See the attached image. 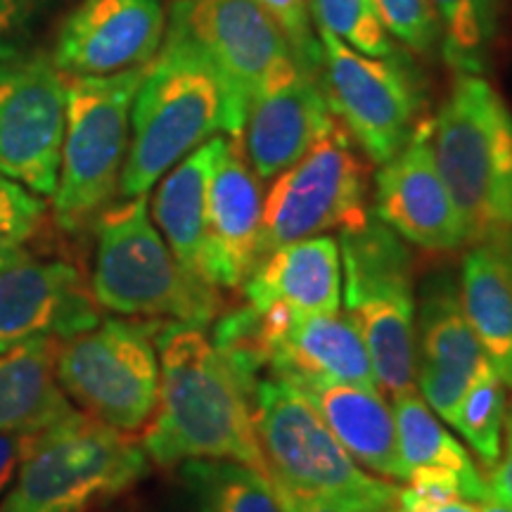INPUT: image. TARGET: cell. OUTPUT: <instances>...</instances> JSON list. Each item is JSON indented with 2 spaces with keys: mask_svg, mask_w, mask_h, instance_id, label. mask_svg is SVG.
Instances as JSON below:
<instances>
[{
  "mask_svg": "<svg viewBox=\"0 0 512 512\" xmlns=\"http://www.w3.org/2000/svg\"><path fill=\"white\" fill-rule=\"evenodd\" d=\"M264 10L275 19L290 43L294 60L306 72H320V43L313 36L306 0H259Z\"/></svg>",
  "mask_w": 512,
  "mask_h": 512,
  "instance_id": "obj_32",
  "label": "cell"
},
{
  "mask_svg": "<svg viewBox=\"0 0 512 512\" xmlns=\"http://www.w3.org/2000/svg\"><path fill=\"white\" fill-rule=\"evenodd\" d=\"M91 292L102 309L207 328L221 313L219 287L192 275L171 252L147 209V195L105 209L98 219Z\"/></svg>",
  "mask_w": 512,
  "mask_h": 512,
  "instance_id": "obj_4",
  "label": "cell"
},
{
  "mask_svg": "<svg viewBox=\"0 0 512 512\" xmlns=\"http://www.w3.org/2000/svg\"><path fill=\"white\" fill-rule=\"evenodd\" d=\"M370 512H399V510H396V505H394V508H382V510H370Z\"/></svg>",
  "mask_w": 512,
  "mask_h": 512,
  "instance_id": "obj_39",
  "label": "cell"
},
{
  "mask_svg": "<svg viewBox=\"0 0 512 512\" xmlns=\"http://www.w3.org/2000/svg\"><path fill=\"white\" fill-rule=\"evenodd\" d=\"M43 214L46 202L41 195L0 174V271L27 256Z\"/></svg>",
  "mask_w": 512,
  "mask_h": 512,
  "instance_id": "obj_30",
  "label": "cell"
},
{
  "mask_svg": "<svg viewBox=\"0 0 512 512\" xmlns=\"http://www.w3.org/2000/svg\"><path fill=\"white\" fill-rule=\"evenodd\" d=\"M159 401L143 432L147 458L162 467L233 460L268 477L254 425L252 392L204 328L164 323L157 335Z\"/></svg>",
  "mask_w": 512,
  "mask_h": 512,
  "instance_id": "obj_1",
  "label": "cell"
},
{
  "mask_svg": "<svg viewBox=\"0 0 512 512\" xmlns=\"http://www.w3.org/2000/svg\"><path fill=\"white\" fill-rule=\"evenodd\" d=\"M318 29L330 31L358 53L370 57L394 55L389 31L370 0H306Z\"/></svg>",
  "mask_w": 512,
  "mask_h": 512,
  "instance_id": "obj_29",
  "label": "cell"
},
{
  "mask_svg": "<svg viewBox=\"0 0 512 512\" xmlns=\"http://www.w3.org/2000/svg\"><path fill=\"white\" fill-rule=\"evenodd\" d=\"M486 484H489L491 496L512 508V401H508V411H505L501 456L489 467Z\"/></svg>",
  "mask_w": 512,
  "mask_h": 512,
  "instance_id": "obj_33",
  "label": "cell"
},
{
  "mask_svg": "<svg viewBox=\"0 0 512 512\" xmlns=\"http://www.w3.org/2000/svg\"><path fill=\"white\" fill-rule=\"evenodd\" d=\"M505 411H508L505 382L496 370H489L467 389L453 418L451 427L463 434L484 467H491L501 456Z\"/></svg>",
  "mask_w": 512,
  "mask_h": 512,
  "instance_id": "obj_28",
  "label": "cell"
},
{
  "mask_svg": "<svg viewBox=\"0 0 512 512\" xmlns=\"http://www.w3.org/2000/svg\"><path fill=\"white\" fill-rule=\"evenodd\" d=\"M335 124L318 74L297 69L249 100L242 147L259 181H271L299 162Z\"/></svg>",
  "mask_w": 512,
  "mask_h": 512,
  "instance_id": "obj_19",
  "label": "cell"
},
{
  "mask_svg": "<svg viewBox=\"0 0 512 512\" xmlns=\"http://www.w3.org/2000/svg\"><path fill=\"white\" fill-rule=\"evenodd\" d=\"M252 403L273 484L351 512L394 508L399 486L363 470L294 384L271 375L259 377Z\"/></svg>",
  "mask_w": 512,
  "mask_h": 512,
  "instance_id": "obj_6",
  "label": "cell"
},
{
  "mask_svg": "<svg viewBox=\"0 0 512 512\" xmlns=\"http://www.w3.org/2000/svg\"><path fill=\"white\" fill-rule=\"evenodd\" d=\"M166 320H100L57 339L55 375L67 399L128 437L145 432L159 401L157 335Z\"/></svg>",
  "mask_w": 512,
  "mask_h": 512,
  "instance_id": "obj_8",
  "label": "cell"
},
{
  "mask_svg": "<svg viewBox=\"0 0 512 512\" xmlns=\"http://www.w3.org/2000/svg\"><path fill=\"white\" fill-rule=\"evenodd\" d=\"M320 86L335 117L377 164L392 159L418 126L420 95L394 57L363 55L318 29Z\"/></svg>",
  "mask_w": 512,
  "mask_h": 512,
  "instance_id": "obj_11",
  "label": "cell"
},
{
  "mask_svg": "<svg viewBox=\"0 0 512 512\" xmlns=\"http://www.w3.org/2000/svg\"><path fill=\"white\" fill-rule=\"evenodd\" d=\"M223 136L209 138L159 183L152 219L171 252L192 275L204 280V242H207V190Z\"/></svg>",
  "mask_w": 512,
  "mask_h": 512,
  "instance_id": "obj_23",
  "label": "cell"
},
{
  "mask_svg": "<svg viewBox=\"0 0 512 512\" xmlns=\"http://www.w3.org/2000/svg\"><path fill=\"white\" fill-rule=\"evenodd\" d=\"M389 34L408 48L427 53L439 38V22L430 0H370Z\"/></svg>",
  "mask_w": 512,
  "mask_h": 512,
  "instance_id": "obj_31",
  "label": "cell"
},
{
  "mask_svg": "<svg viewBox=\"0 0 512 512\" xmlns=\"http://www.w3.org/2000/svg\"><path fill=\"white\" fill-rule=\"evenodd\" d=\"M147 460L128 434L74 408L31 437L0 512H91L138 484Z\"/></svg>",
  "mask_w": 512,
  "mask_h": 512,
  "instance_id": "obj_5",
  "label": "cell"
},
{
  "mask_svg": "<svg viewBox=\"0 0 512 512\" xmlns=\"http://www.w3.org/2000/svg\"><path fill=\"white\" fill-rule=\"evenodd\" d=\"M330 427L339 444L375 477L406 482L408 467L399 451L394 411L380 389L342 382L294 384Z\"/></svg>",
  "mask_w": 512,
  "mask_h": 512,
  "instance_id": "obj_21",
  "label": "cell"
},
{
  "mask_svg": "<svg viewBox=\"0 0 512 512\" xmlns=\"http://www.w3.org/2000/svg\"><path fill=\"white\" fill-rule=\"evenodd\" d=\"M396 510L399 512H482L479 503L470 501L463 496H451V498H437V501H420L403 494L399 486V496H396Z\"/></svg>",
  "mask_w": 512,
  "mask_h": 512,
  "instance_id": "obj_35",
  "label": "cell"
},
{
  "mask_svg": "<svg viewBox=\"0 0 512 512\" xmlns=\"http://www.w3.org/2000/svg\"><path fill=\"white\" fill-rule=\"evenodd\" d=\"M273 489H275V494H278V501H280V505H283L285 512H351L347 508H339V505H335V503L297 494V491L285 489V486L273 484Z\"/></svg>",
  "mask_w": 512,
  "mask_h": 512,
  "instance_id": "obj_37",
  "label": "cell"
},
{
  "mask_svg": "<svg viewBox=\"0 0 512 512\" xmlns=\"http://www.w3.org/2000/svg\"><path fill=\"white\" fill-rule=\"evenodd\" d=\"M510 247H512V240H510Z\"/></svg>",
  "mask_w": 512,
  "mask_h": 512,
  "instance_id": "obj_40",
  "label": "cell"
},
{
  "mask_svg": "<svg viewBox=\"0 0 512 512\" xmlns=\"http://www.w3.org/2000/svg\"><path fill=\"white\" fill-rule=\"evenodd\" d=\"M98 323V302L74 266L27 254L0 271V351L31 339H67Z\"/></svg>",
  "mask_w": 512,
  "mask_h": 512,
  "instance_id": "obj_16",
  "label": "cell"
},
{
  "mask_svg": "<svg viewBox=\"0 0 512 512\" xmlns=\"http://www.w3.org/2000/svg\"><path fill=\"white\" fill-rule=\"evenodd\" d=\"M489 370L494 368L467 323L458 290L451 280H437L415 311V384L420 396L437 418L453 425L467 389Z\"/></svg>",
  "mask_w": 512,
  "mask_h": 512,
  "instance_id": "obj_17",
  "label": "cell"
},
{
  "mask_svg": "<svg viewBox=\"0 0 512 512\" xmlns=\"http://www.w3.org/2000/svg\"><path fill=\"white\" fill-rule=\"evenodd\" d=\"M479 510L482 512H512L510 505H505L494 496H486L484 501H479Z\"/></svg>",
  "mask_w": 512,
  "mask_h": 512,
  "instance_id": "obj_38",
  "label": "cell"
},
{
  "mask_svg": "<svg viewBox=\"0 0 512 512\" xmlns=\"http://www.w3.org/2000/svg\"><path fill=\"white\" fill-rule=\"evenodd\" d=\"M162 0H81L64 19L55 67L72 76H107L152 62L164 43Z\"/></svg>",
  "mask_w": 512,
  "mask_h": 512,
  "instance_id": "obj_15",
  "label": "cell"
},
{
  "mask_svg": "<svg viewBox=\"0 0 512 512\" xmlns=\"http://www.w3.org/2000/svg\"><path fill=\"white\" fill-rule=\"evenodd\" d=\"M437 169L460 211L467 247L512 238V112L482 74H458L430 121Z\"/></svg>",
  "mask_w": 512,
  "mask_h": 512,
  "instance_id": "obj_3",
  "label": "cell"
},
{
  "mask_svg": "<svg viewBox=\"0 0 512 512\" xmlns=\"http://www.w3.org/2000/svg\"><path fill=\"white\" fill-rule=\"evenodd\" d=\"M242 287L252 311L335 313L342 304V259L335 238L287 242L261 256Z\"/></svg>",
  "mask_w": 512,
  "mask_h": 512,
  "instance_id": "obj_20",
  "label": "cell"
},
{
  "mask_svg": "<svg viewBox=\"0 0 512 512\" xmlns=\"http://www.w3.org/2000/svg\"><path fill=\"white\" fill-rule=\"evenodd\" d=\"M166 36L202 50L245 107L266 86L302 69L259 0H169Z\"/></svg>",
  "mask_w": 512,
  "mask_h": 512,
  "instance_id": "obj_12",
  "label": "cell"
},
{
  "mask_svg": "<svg viewBox=\"0 0 512 512\" xmlns=\"http://www.w3.org/2000/svg\"><path fill=\"white\" fill-rule=\"evenodd\" d=\"M67 83L55 62L0 55V174L41 197H53L60 176Z\"/></svg>",
  "mask_w": 512,
  "mask_h": 512,
  "instance_id": "obj_13",
  "label": "cell"
},
{
  "mask_svg": "<svg viewBox=\"0 0 512 512\" xmlns=\"http://www.w3.org/2000/svg\"><path fill=\"white\" fill-rule=\"evenodd\" d=\"M368 219L366 166L337 121L299 162L273 178L261 207L256 261L287 242L354 230Z\"/></svg>",
  "mask_w": 512,
  "mask_h": 512,
  "instance_id": "obj_10",
  "label": "cell"
},
{
  "mask_svg": "<svg viewBox=\"0 0 512 512\" xmlns=\"http://www.w3.org/2000/svg\"><path fill=\"white\" fill-rule=\"evenodd\" d=\"M512 240V238H510ZM472 245L460 268V306L491 368L512 387V247Z\"/></svg>",
  "mask_w": 512,
  "mask_h": 512,
  "instance_id": "obj_22",
  "label": "cell"
},
{
  "mask_svg": "<svg viewBox=\"0 0 512 512\" xmlns=\"http://www.w3.org/2000/svg\"><path fill=\"white\" fill-rule=\"evenodd\" d=\"M147 64L107 76H74L67 83V124L53 195L55 219L64 230L86 226L112 202L131 140L133 100Z\"/></svg>",
  "mask_w": 512,
  "mask_h": 512,
  "instance_id": "obj_9",
  "label": "cell"
},
{
  "mask_svg": "<svg viewBox=\"0 0 512 512\" xmlns=\"http://www.w3.org/2000/svg\"><path fill=\"white\" fill-rule=\"evenodd\" d=\"M31 437H34V434L0 432V494H3L12 479H15Z\"/></svg>",
  "mask_w": 512,
  "mask_h": 512,
  "instance_id": "obj_34",
  "label": "cell"
},
{
  "mask_svg": "<svg viewBox=\"0 0 512 512\" xmlns=\"http://www.w3.org/2000/svg\"><path fill=\"white\" fill-rule=\"evenodd\" d=\"M261 183L242 147V136H226L207 190L204 280L235 290L256 264L261 228Z\"/></svg>",
  "mask_w": 512,
  "mask_h": 512,
  "instance_id": "obj_18",
  "label": "cell"
},
{
  "mask_svg": "<svg viewBox=\"0 0 512 512\" xmlns=\"http://www.w3.org/2000/svg\"><path fill=\"white\" fill-rule=\"evenodd\" d=\"M339 259L347 313L354 318L380 392L396 396L415 387L413 261L401 235L375 214L361 228L342 230Z\"/></svg>",
  "mask_w": 512,
  "mask_h": 512,
  "instance_id": "obj_7",
  "label": "cell"
},
{
  "mask_svg": "<svg viewBox=\"0 0 512 512\" xmlns=\"http://www.w3.org/2000/svg\"><path fill=\"white\" fill-rule=\"evenodd\" d=\"M197 512H285L271 479L233 460L185 463Z\"/></svg>",
  "mask_w": 512,
  "mask_h": 512,
  "instance_id": "obj_26",
  "label": "cell"
},
{
  "mask_svg": "<svg viewBox=\"0 0 512 512\" xmlns=\"http://www.w3.org/2000/svg\"><path fill=\"white\" fill-rule=\"evenodd\" d=\"M444 57L458 74H482L496 36V0H430Z\"/></svg>",
  "mask_w": 512,
  "mask_h": 512,
  "instance_id": "obj_27",
  "label": "cell"
},
{
  "mask_svg": "<svg viewBox=\"0 0 512 512\" xmlns=\"http://www.w3.org/2000/svg\"><path fill=\"white\" fill-rule=\"evenodd\" d=\"M392 411L399 434V451L411 472H444L458 479L463 496L484 501L491 496L486 477L479 472L467 448L441 425L437 413L427 406L418 389L392 396Z\"/></svg>",
  "mask_w": 512,
  "mask_h": 512,
  "instance_id": "obj_25",
  "label": "cell"
},
{
  "mask_svg": "<svg viewBox=\"0 0 512 512\" xmlns=\"http://www.w3.org/2000/svg\"><path fill=\"white\" fill-rule=\"evenodd\" d=\"M131 110V140L119 190L147 195L152 185L214 133L240 136L247 107L235 98L216 64L192 43L164 36Z\"/></svg>",
  "mask_w": 512,
  "mask_h": 512,
  "instance_id": "obj_2",
  "label": "cell"
},
{
  "mask_svg": "<svg viewBox=\"0 0 512 512\" xmlns=\"http://www.w3.org/2000/svg\"><path fill=\"white\" fill-rule=\"evenodd\" d=\"M375 216L427 252L467 247L460 211L434 162L430 121L415 126L406 145L377 171Z\"/></svg>",
  "mask_w": 512,
  "mask_h": 512,
  "instance_id": "obj_14",
  "label": "cell"
},
{
  "mask_svg": "<svg viewBox=\"0 0 512 512\" xmlns=\"http://www.w3.org/2000/svg\"><path fill=\"white\" fill-rule=\"evenodd\" d=\"M31 0H0V55L12 53L10 38L27 17Z\"/></svg>",
  "mask_w": 512,
  "mask_h": 512,
  "instance_id": "obj_36",
  "label": "cell"
},
{
  "mask_svg": "<svg viewBox=\"0 0 512 512\" xmlns=\"http://www.w3.org/2000/svg\"><path fill=\"white\" fill-rule=\"evenodd\" d=\"M57 339L0 351V432L36 434L74 411L55 375Z\"/></svg>",
  "mask_w": 512,
  "mask_h": 512,
  "instance_id": "obj_24",
  "label": "cell"
}]
</instances>
